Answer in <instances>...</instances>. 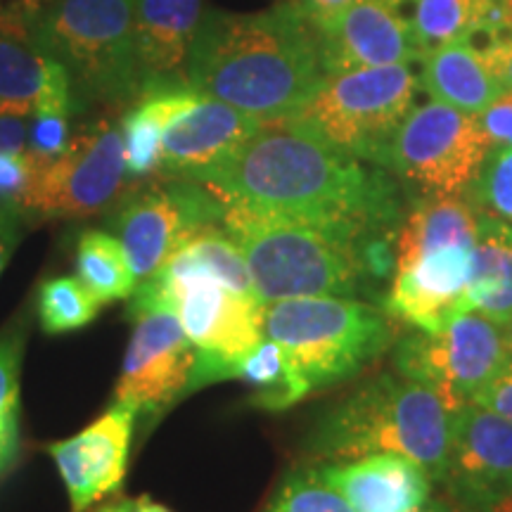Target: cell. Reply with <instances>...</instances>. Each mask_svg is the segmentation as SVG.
Here are the masks:
<instances>
[{
  "label": "cell",
  "mask_w": 512,
  "mask_h": 512,
  "mask_svg": "<svg viewBox=\"0 0 512 512\" xmlns=\"http://www.w3.org/2000/svg\"><path fill=\"white\" fill-rule=\"evenodd\" d=\"M472 254L475 245H446L396 264L384 294V313L420 332L446 328L467 313Z\"/></svg>",
  "instance_id": "9a60e30c"
},
{
  "label": "cell",
  "mask_w": 512,
  "mask_h": 512,
  "mask_svg": "<svg viewBox=\"0 0 512 512\" xmlns=\"http://www.w3.org/2000/svg\"><path fill=\"white\" fill-rule=\"evenodd\" d=\"M223 219V204L202 183L174 181L133 192L112 219L138 283L155 275L166 259L204 226Z\"/></svg>",
  "instance_id": "4fadbf2b"
},
{
  "label": "cell",
  "mask_w": 512,
  "mask_h": 512,
  "mask_svg": "<svg viewBox=\"0 0 512 512\" xmlns=\"http://www.w3.org/2000/svg\"><path fill=\"white\" fill-rule=\"evenodd\" d=\"M102 304L79 278H50L38 290V320L48 335H64L86 328L98 318Z\"/></svg>",
  "instance_id": "f1b7e54d"
},
{
  "label": "cell",
  "mask_w": 512,
  "mask_h": 512,
  "mask_svg": "<svg viewBox=\"0 0 512 512\" xmlns=\"http://www.w3.org/2000/svg\"><path fill=\"white\" fill-rule=\"evenodd\" d=\"M50 57L38 48L27 15L0 12V117L34 114Z\"/></svg>",
  "instance_id": "7402d4cb"
},
{
  "label": "cell",
  "mask_w": 512,
  "mask_h": 512,
  "mask_svg": "<svg viewBox=\"0 0 512 512\" xmlns=\"http://www.w3.org/2000/svg\"><path fill=\"white\" fill-rule=\"evenodd\" d=\"M238 377L254 389V406L266 411H285L302 401L283 349L266 337L240 363Z\"/></svg>",
  "instance_id": "83f0119b"
},
{
  "label": "cell",
  "mask_w": 512,
  "mask_h": 512,
  "mask_svg": "<svg viewBox=\"0 0 512 512\" xmlns=\"http://www.w3.org/2000/svg\"><path fill=\"white\" fill-rule=\"evenodd\" d=\"M29 24L38 48L67 69L76 98L126 105L143 95L136 0H53Z\"/></svg>",
  "instance_id": "8992f818"
},
{
  "label": "cell",
  "mask_w": 512,
  "mask_h": 512,
  "mask_svg": "<svg viewBox=\"0 0 512 512\" xmlns=\"http://www.w3.org/2000/svg\"><path fill=\"white\" fill-rule=\"evenodd\" d=\"M482 57L489 64L501 91H512V29L498 36L491 46H486Z\"/></svg>",
  "instance_id": "e575fe53"
},
{
  "label": "cell",
  "mask_w": 512,
  "mask_h": 512,
  "mask_svg": "<svg viewBox=\"0 0 512 512\" xmlns=\"http://www.w3.org/2000/svg\"><path fill=\"white\" fill-rule=\"evenodd\" d=\"M489 152L475 114L430 100L403 119L382 166L422 195H467Z\"/></svg>",
  "instance_id": "30bf717a"
},
{
  "label": "cell",
  "mask_w": 512,
  "mask_h": 512,
  "mask_svg": "<svg viewBox=\"0 0 512 512\" xmlns=\"http://www.w3.org/2000/svg\"><path fill=\"white\" fill-rule=\"evenodd\" d=\"M29 178L24 152H0V200L15 202Z\"/></svg>",
  "instance_id": "836d02e7"
},
{
  "label": "cell",
  "mask_w": 512,
  "mask_h": 512,
  "mask_svg": "<svg viewBox=\"0 0 512 512\" xmlns=\"http://www.w3.org/2000/svg\"><path fill=\"white\" fill-rule=\"evenodd\" d=\"M195 183L230 207L309 223L356 245L394 235L401 221L399 185L387 169L292 121L264 124Z\"/></svg>",
  "instance_id": "6da1fadb"
},
{
  "label": "cell",
  "mask_w": 512,
  "mask_h": 512,
  "mask_svg": "<svg viewBox=\"0 0 512 512\" xmlns=\"http://www.w3.org/2000/svg\"><path fill=\"white\" fill-rule=\"evenodd\" d=\"M491 512H512V479H510L508 489H505L503 498L494 505V510H491Z\"/></svg>",
  "instance_id": "b9f144b4"
},
{
  "label": "cell",
  "mask_w": 512,
  "mask_h": 512,
  "mask_svg": "<svg viewBox=\"0 0 512 512\" xmlns=\"http://www.w3.org/2000/svg\"><path fill=\"white\" fill-rule=\"evenodd\" d=\"M131 302H157L176 311L197 351L190 392L238 377V368L264 339V309L256 294L228 287L176 249L155 275L138 283Z\"/></svg>",
  "instance_id": "5b68a950"
},
{
  "label": "cell",
  "mask_w": 512,
  "mask_h": 512,
  "mask_svg": "<svg viewBox=\"0 0 512 512\" xmlns=\"http://www.w3.org/2000/svg\"><path fill=\"white\" fill-rule=\"evenodd\" d=\"M268 512H354V508L320 477L318 467H306L287 479Z\"/></svg>",
  "instance_id": "f546056e"
},
{
  "label": "cell",
  "mask_w": 512,
  "mask_h": 512,
  "mask_svg": "<svg viewBox=\"0 0 512 512\" xmlns=\"http://www.w3.org/2000/svg\"><path fill=\"white\" fill-rule=\"evenodd\" d=\"M420 512H484V510L472 508V505H467L463 501H458V498L446 494L441 498H430Z\"/></svg>",
  "instance_id": "f35d334b"
},
{
  "label": "cell",
  "mask_w": 512,
  "mask_h": 512,
  "mask_svg": "<svg viewBox=\"0 0 512 512\" xmlns=\"http://www.w3.org/2000/svg\"><path fill=\"white\" fill-rule=\"evenodd\" d=\"M15 207L41 219H79L107 209L126 178L124 136L110 119L79 128L55 157H31Z\"/></svg>",
  "instance_id": "9c48e42d"
},
{
  "label": "cell",
  "mask_w": 512,
  "mask_h": 512,
  "mask_svg": "<svg viewBox=\"0 0 512 512\" xmlns=\"http://www.w3.org/2000/svg\"><path fill=\"white\" fill-rule=\"evenodd\" d=\"M221 223L245 256L264 304L297 297H354L368 278L363 245L323 228L230 204H223Z\"/></svg>",
  "instance_id": "277c9868"
},
{
  "label": "cell",
  "mask_w": 512,
  "mask_h": 512,
  "mask_svg": "<svg viewBox=\"0 0 512 512\" xmlns=\"http://www.w3.org/2000/svg\"><path fill=\"white\" fill-rule=\"evenodd\" d=\"M318 29L297 0L259 12H204L185 81L249 117L290 121L328 79Z\"/></svg>",
  "instance_id": "7a4b0ae2"
},
{
  "label": "cell",
  "mask_w": 512,
  "mask_h": 512,
  "mask_svg": "<svg viewBox=\"0 0 512 512\" xmlns=\"http://www.w3.org/2000/svg\"><path fill=\"white\" fill-rule=\"evenodd\" d=\"M420 86L432 100L475 117L503 93L482 53L467 41H453L422 57Z\"/></svg>",
  "instance_id": "44dd1931"
},
{
  "label": "cell",
  "mask_w": 512,
  "mask_h": 512,
  "mask_svg": "<svg viewBox=\"0 0 512 512\" xmlns=\"http://www.w3.org/2000/svg\"><path fill=\"white\" fill-rule=\"evenodd\" d=\"M98 512H124V510H121V503H117V505H107V508H102Z\"/></svg>",
  "instance_id": "f6af8a7d"
},
{
  "label": "cell",
  "mask_w": 512,
  "mask_h": 512,
  "mask_svg": "<svg viewBox=\"0 0 512 512\" xmlns=\"http://www.w3.org/2000/svg\"><path fill=\"white\" fill-rule=\"evenodd\" d=\"M318 472L347 498L354 512H420L432 498L430 472L401 453L323 463Z\"/></svg>",
  "instance_id": "d6986e66"
},
{
  "label": "cell",
  "mask_w": 512,
  "mask_h": 512,
  "mask_svg": "<svg viewBox=\"0 0 512 512\" xmlns=\"http://www.w3.org/2000/svg\"><path fill=\"white\" fill-rule=\"evenodd\" d=\"M204 17V0H136L143 93L188 86L185 67Z\"/></svg>",
  "instance_id": "ffe728a7"
},
{
  "label": "cell",
  "mask_w": 512,
  "mask_h": 512,
  "mask_svg": "<svg viewBox=\"0 0 512 512\" xmlns=\"http://www.w3.org/2000/svg\"><path fill=\"white\" fill-rule=\"evenodd\" d=\"M467 197L477 204V209L496 216L512 228V147H498L489 152Z\"/></svg>",
  "instance_id": "4dcf8cb0"
},
{
  "label": "cell",
  "mask_w": 512,
  "mask_h": 512,
  "mask_svg": "<svg viewBox=\"0 0 512 512\" xmlns=\"http://www.w3.org/2000/svg\"><path fill=\"white\" fill-rule=\"evenodd\" d=\"M128 316L136 328L128 342L114 401L126 403L147 425H155L190 392L197 351L169 306L128 302Z\"/></svg>",
  "instance_id": "7c38bea8"
},
{
  "label": "cell",
  "mask_w": 512,
  "mask_h": 512,
  "mask_svg": "<svg viewBox=\"0 0 512 512\" xmlns=\"http://www.w3.org/2000/svg\"><path fill=\"white\" fill-rule=\"evenodd\" d=\"M138 415L126 403L114 406L91 427L74 434L72 439L48 446L74 512H83L110 496L124 482L128 451H131L133 425Z\"/></svg>",
  "instance_id": "2e32d148"
},
{
  "label": "cell",
  "mask_w": 512,
  "mask_h": 512,
  "mask_svg": "<svg viewBox=\"0 0 512 512\" xmlns=\"http://www.w3.org/2000/svg\"><path fill=\"white\" fill-rule=\"evenodd\" d=\"M24 330L22 325H10L0 332V477L15 465L19 453V373H22Z\"/></svg>",
  "instance_id": "4316f807"
},
{
  "label": "cell",
  "mask_w": 512,
  "mask_h": 512,
  "mask_svg": "<svg viewBox=\"0 0 512 512\" xmlns=\"http://www.w3.org/2000/svg\"><path fill=\"white\" fill-rule=\"evenodd\" d=\"M121 510L124 512H171L164 505L152 503L150 498H136V501H121Z\"/></svg>",
  "instance_id": "60d3db41"
},
{
  "label": "cell",
  "mask_w": 512,
  "mask_h": 512,
  "mask_svg": "<svg viewBox=\"0 0 512 512\" xmlns=\"http://www.w3.org/2000/svg\"><path fill=\"white\" fill-rule=\"evenodd\" d=\"M418 88L420 76L411 64L332 72L290 121L339 152L382 166L394 133L415 107Z\"/></svg>",
  "instance_id": "ba28073f"
},
{
  "label": "cell",
  "mask_w": 512,
  "mask_h": 512,
  "mask_svg": "<svg viewBox=\"0 0 512 512\" xmlns=\"http://www.w3.org/2000/svg\"><path fill=\"white\" fill-rule=\"evenodd\" d=\"M53 0H0V12H19V15L34 17Z\"/></svg>",
  "instance_id": "ab89813d"
},
{
  "label": "cell",
  "mask_w": 512,
  "mask_h": 512,
  "mask_svg": "<svg viewBox=\"0 0 512 512\" xmlns=\"http://www.w3.org/2000/svg\"><path fill=\"white\" fill-rule=\"evenodd\" d=\"M486 0H411V29L420 55L465 38L482 17Z\"/></svg>",
  "instance_id": "484cf974"
},
{
  "label": "cell",
  "mask_w": 512,
  "mask_h": 512,
  "mask_svg": "<svg viewBox=\"0 0 512 512\" xmlns=\"http://www.w3.org/2000/svg\"><path fill=\"white\" fill-rule=\"evenodd\" d=\"M470 401L479 403V406L489 408L491 413L501 415V418L512 422V356L503 366L501 373H498L489 384H484Z\"/></svg>",
  "instance_id": "d6a6232c"
},
{
  "label": "cell",
  "mask_w": 512,
  "mask_h": 512,
  "mask_svg": "<svg viewBox=\"0 0 512 512\" xmlns=\"http://www.w3.org/2000/svg\"><path fill=\"white\" fill-rule=\"evenodd\" d=\"M512 479V422L467 401L453 415L451 448L441 484L446 494L484 512L494 510Z\"/></svg>",
  "instance_id": "5bb4252c"
},
{
  "label": "cell",
  "mask_w": 512,
  "mask_h": 512,
  "mask_svg": "<svg viewBox=\"0 0 512 512\" xmlns=\"http://www.w3.org/2000/svg\"><path fill=\"white\" fill-rule=\"evenodd\" d=\"M76 278L100 304L131 297L138 287L131 261L112 233L88 230L76 245Z\"/></svg>",
  "instance_id": "d4e9b609"
},
{
  "label": "cell",
  "mask_w": 512,
  "mask_h": 512,
  "mask_svg": "<svg viewBox=\"0 0 512 512\" xmlns=\"http://www.w3.org/2000/svg\"><path fill=\"white\" fill-rule=\"evenodd\" d=\"M19 242V209L12 202H0V275L8 266Z\"/></svg>",
  "instance_id": "d590c367"
},
{
  "label": "cell",
  "mask_w": 512,
  "mask_h": 512,
  "mask_svg": "<svg viewBox=\"0 0 512 512\" xmlns=\"http://www.w3.org/2000/svg\"><path fill=\"white\" fill-rule=\"evenodd\" d=\"M503 3V10H505V17H508L510 27H512V0H501Z\"/></svg>",
  "instance_id": "ee69618b"
},
{
  "label": "cell",
  "mask_w": 512,
  "mask_h": 512,
  "mask_svg": "<svg viewBox=\"0 0 512 512\" xmlns=\"http://www.w3.org/2000/svg\"><path fill=\"white\" fill-rule=\"evenodd\" d=\"M264 337L278 344L302 399L349 380L392 344L387 313L354 297L266 304Z\"/></svg>",
  "instance_id": "52a82bcc"
},
{
  "label": "cell",
  "mask_w": 512,
  "mask_h": 512,
  "mask_svg": "<svg viewBox=\"0 0 512 512\" xmlns=\"http://www.w3.org/2000/svg\"><path fill=\"white\" fill-rule=\"evenodd\" d=\"M503 328V335H505V342H508V349H510V356H512V318L505 320L501 325Z\"/></svg>",
  "instance_id": "7bdbcfd3"
},
{
  "label": "cell",
  "mask_w": 512,
  "mask_h": 512,
  "mask_svg": "<svg viewBox=\"0 0 512 512\" xmlns=\"http://www.w3.org/2000/svg\"><path fill=\"white\" fill-rule=\"evenodd\" d=\"M297 3L313 27L323 31L328 29L349 5H354L356 0H297Z\"/></svg>",
  "instance_id": "8d00e7d4"
},
{
  "label": "cell",
  "mask_w": 512,
  "mask_h": 512,
  "mask_svg": "<svg viewBox=\"0 0 512 512\" xmlns=\"http://www.w3.org/2000/svg\"><path fill=\"white\" fill-rule=\"evenodd\" d=\"M195 95L190 86L155 88L140 95L121 124L126 176L143 178L159 169L164 128Z\"/></svg>",
  "instance_id": "cb8c5ba5"
},
{
  "label": "cell",
  "mask_w": 512,
  "mask_h": 512,
  "mask_svg": "<svg viewBox=\"0 0 512 512\" xmlns=\"http://www.w3.org/2000/svg\"><path fill=\"white\" fill-rule=\"evenodd\" d=\"M484 136L489 138L491 150L512 147V91H503L486 110L477 114Z\"/></svg>",
  "instance_id": "1f68e13d"
},
{
  "label": "cell",
  "mask_w": 512,
  "mask_h": 512,
  "mask_svg": "<svg viewBox=\"0 0 512 512\" xmlns=\"http://www.w3.org/2000/svg\"><path fill=\"white\" fill-rule=\"evenodd\" d=\"M261 126L264 121L197 93L166 124L159 169L169 176L197 181L240 150Z\"/></svg>",
  "instance_id": "ac0fdd59"
},
{
  "label": "cell",
  "mask_w": 512,
  "mask_h": 512,
  "mask_svg": "<svg viewBox=\"0 0 512 512\" xmlns=\"http://www.w3.org/2000/svg\"><path fill=\"white\" fill-rule=\"evenodd\" d=\"M29 126L22 117H0V152L27 150Z\"/></svg>",
  "instance_id": "74e56055"
},
{
  "label": "cell",
  "mask_w": 512,
  "mask_h": 512,
  "mask_svg": "<svg viewBox=\"0 0 512 512\" xmlns=\"http://www.w3.org/2000/svg\"><path fill=\"white\" fill-rule=\"evenodd\" d=\"M510 361L503 328L477 311L460 313L437 332H415L396 344V373L430 387L451 408L463 406Z\"/></svg>",
  "instance_id": "8fae6325"
},
{
  "label": "cell",
  "mask_w": 512,
  "mask_h": 512,
  "mask_svg": "<svg viewBox=\"0 0 512 512\" xmlns=\"http://www.w3.org/2000/svg\"><path fill=\"white\" fill-rule=\"evenodd\" d=\"M465 306L498 325L512 318V228L482 209Z\"/></svg>",
  "instance_id": "603a6c76"
},
{
  "label": "cell",
  "mask_w": 512,
  "mask_h": 512,
  "mask_svg": "<svg viewBox=\"0 0 512 512\" xmlns=\"http://www.w3.org/2000/svg\"><path fill=\"white\" fill-rule=\"evenodd\" d=\"M451 408L434 389L403 375L384 373L344 396L318 420L309 437L316 460L342 463L370 453H401L430 472L446 475Z\"/></svg>",
  "instance_id": "3957f363"
},
{
  "label": "cell",
  "mask_w": 512,
  "mask_h": 512,
  "mask_svg": "<svg viewBox=\"0 0 512 512\" xmlns=\"http://www.w3.org/2000/svg\"><path fill=\"white\" fill-rule=\"evenodd\" d=\"M403 5L406 0H356L318 31L328 72L422 60Z\"/></svg>",
  "instance_id": "e0dca14e"
}]
</instances>
